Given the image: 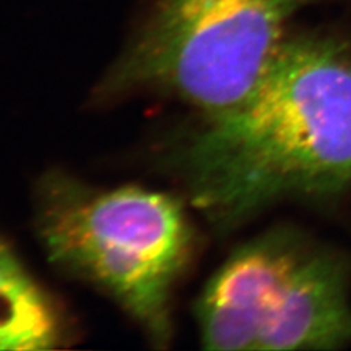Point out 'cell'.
<instances>
[{
	"label": "cell",
	"mask_w": 351,
	"mask_h": 351,
	"mask_svg": "<svg viewBox=\"0 0 351 351\" xmlns=\"http://www.w3.org/2000/svg\"><path fill=\"white\" fill-rule=\"evenodd\" d=\"M195 206L221 226L284 199L351 186V49L328 34L285 37L252 91L206 117L183 151Z\"/></svg>",
	"instance_id": "6da1fadb"
},
{
	"label": "cell",
	"mask_w": 351,
	"mask_h": 351,
	"mask_svg": "<svg viewBox=\"0 0 351 351\" xmlns=\"http://www.w3.org/2000/svg\"><path fill=\"white\" fill-rule=\"evenodd\" d=\"M37 230L54 263L112 295L152 343L170 341V298L193 247L178 197L138 186L93 191L53 178L43 186Z\"/></svg>",
	"instance_id": "7a4b0ae2"
},
{
	"label": "cell",
	"mask_w": 351,
	"mask_h": 351,
	"mask_svg": "<svg viewBox=\"0 0 351 351\" xmlns=\"http://www.w3.org/2000/svg\"><path fill=\"white\" fill-rule=\"evenodd\" d=\"M350 265L278 228L239 247L197 303L206 350H338L351 343Z\"/></svg>",
	"instance_id": "3957f363"
},
{
	"label": "cell",
	"mask_w": 351,
	"mask_h": 351,
	"mask_svg": "<svg viewBox=\"0 0 351 351\" xmlns=\"http://www.w3.org/2000/svg\"><path fill=\"white\" fill-rule=\"evenodd\" d=\"M324 0H148L106 90H158L206 117L234 107L276 56L291 18Z\"/></svg>",
	"instance_id": "277c9868"
},
{
	"label": "cell",
	"mask_w": 351,
	"mask_h": 351,
	"mask_svg": "<svg viewBox=\"0 0 351 351\" xmlns=\"http://www.w3.org/2000/svg\"><path fill=\"white\" fill-rule=\"evenodd\" d=\"M60 341L56 306L0 239V351H44Z\"/></svg>",
	"instance_id": "5b68a950"
}]
</instances>
